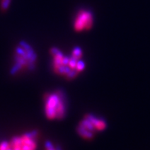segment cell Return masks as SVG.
<instances>
[{
    "instance_id": "5",
    "label": "cell",
    "mask_w": 150,
    "mask_h": 150,
    "mask_svg": "<svg viewBox=\"0 0 150 150\" xmlns=\"http://www.w3.org/2000/svg\"><path fill=\"white\" fill-rule=\"evenodd\" d=\"M37 138L38 133L32 130L13 137L10 144L12 150H37Z\"/></svg>"
},
{
    "instance_id": "9",
    "label": "cell",
    "mask_w": 150,
    "mask_h": 150,
    "mask_svg": "<svg viewBox=\"0 0 150 150\" xmlns=\"http://www.w3.org/2000/svg\"><path fill=\"white\" fill-rule=\"evenodd\" d=\"M10 146H11V144H10L9 142L3 141L0 143V150H7Z\"/></svg>"
},
{
    "instance_id": "3",
    "label": "cell",
    "mask_w": 150,
    "mask_h": 150,
    "mask_svg": "<svg viewBox=\"0 0 150 150\" xmlns=\"http://www.w3.org/2000/svg\"><path fill=\"white\" fill-rule=\"evenodd\" d=\"M44 114L49 120L63 119L67 110V97L64 92L56 90L49 92L44 97Z\"/></svg>"
},
{
    "instance_id": "2",
    "label": "cell",
    "mask_w": 150,
    "mask_h": 150,
    "mask_svg": "<svg viewBox=\"0 0 150 150\" xmlns=\"http://www.w3.org/2000/svg\"><path fill=\"white\" fill-rule=\"evenodd\" d=\"M38 59L35 50L25 41H21L16 47L14 54V65L11 67L12 75L19 72L32 71L35 69Z\"/></svg>"
},
{
    "instance_id": "6",
    "label": "cell",
    "mask_w": 150,
    "mask_h": 150,
    "mask_svg": "<svg viewBox=\"0 0 150 150\" xmlns=\"http://www.w3.org/2000/svg\"><path fill=\"white\" fill-rule=\"evenodd\" d=\"M94 24V16L91 11L80 9L76 13L73 20V28L77 32L88 30Z\"/></svg>"
},
{
    "instance_id": "7",
    "label": "cell",
    "mask_w": 150,
    "mask_h": 150,
    "mask_svg": "<svg viewBox=\"0 0 150 150\" xmlns=\"http://www.w3.org/2000/svg\"><path fill=\"white\" fill-rule=\"evenodd\" d=\"M45 150H61V148L55 145L51 141H47L45 143Z\"/></svg>"
},
{
    "instance_id": "10",
    "label": "cell",
    "mask_w": 150,
    "mask_h": 150,
    "mask_svg": "<svg viewBox=\"0 0 150 150\" xmlns=\"http://www.w3.org/2000/svg\"><path fill=\"white\" fill-rule=\"evenodd\" d=\"M7 150H12V148H11V146H10V147H9V148L8 149H7Z\"/></svg>"
},
{
    "instance_id": "4",
    "label": "cell",
    "mask_w": 150,
    "mask_h": 150,
    "mask_svg": "<svg viewBox=\"0 0 150 150\" xmlns=\"http://www.w3.org/2000/svg\"><path fill=\"white\" fill-rule=\"evenodd\" d=\"M107 122L102 117L88 114L84 117L77 127L79 135L85 139H91L97 133L105 130Z\"/></svg>"
},
{
    "instance_id": "1",
    "label": "cell",
    "mask_w": 150,
    "mask_h": 150,
    "mask_svg": "<svg viewBox=\"0 0 150 150\" xmlns=\"http://www.w3.org/2000/svg\"><path fill=\"white\" fill-rule=\"evenodd\" d=\"M50 55L54 72L67 79H73L86 69V63L82 59L83 52L79 47L73 48L69 55L53 47L50 50Z\"/></svg>"
},
{
    "instance_id": "8",
    "label": "cell",
    "mask_w": 150,
    "mask_h": 150,
    "mask_svg": "<svg viewBox=\"0 0 150 150\" xmlns=\"http://www.w3.org/2000/svg\"><path fill=\"white\" fill-rule=\"evenodd\" d=\"M10 3H11V0H2V2H1V9H2V11H6L8 8L9 7Z\"/></svg>"
}]
</instances>
